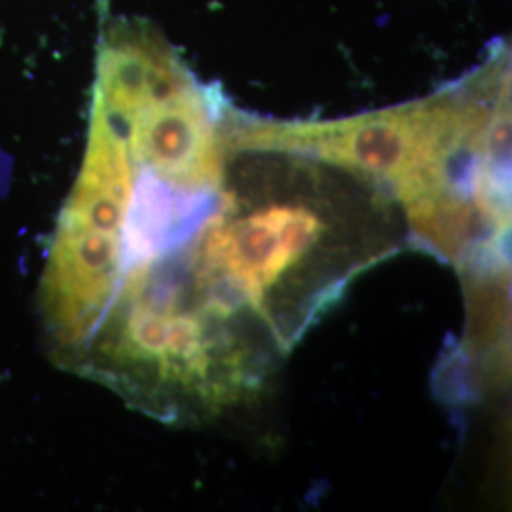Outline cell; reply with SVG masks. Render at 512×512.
Returning <instances> with one entry per match:
<instances>
[{
  "label": "cell",
  "mask_w": 512,
  "mask_h": 512,
  "mask_svg": "<svg viewBox=\"0 0 512 512\" xmlns=\"http://www.w3.org/2000/svg\"><path fill=\"white\" fill-rule=\"evenodd\" d=\"M232 150H281L348 167L403 211L410 245L461 274L509 260L511 48L494 42L471 73L391 109L327 122L232 110Z\"/></svg>",
  "instance_id": "7a4b0ae2"
},
{
  "label": "cell",
  "mask_w": 512,
  "mask_h": 512,
  "mask_svg": "<svg viewBox=\"0 0 512 512\" xmlns=\"http://www.w3.org/2000/svg\"><path fill=\"white\" fill-rule=\"evenodd\" d=\"M410 245L403 211L342 165L232 150L186 247L196 302L287 357L372 266Z\"/></svg>",
  "instance_id": "6da1fadb"
}]
</instances>
